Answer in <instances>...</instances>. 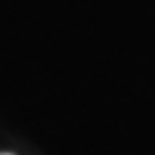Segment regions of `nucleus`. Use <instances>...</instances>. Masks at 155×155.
Masks as SVG:
<instances>
[{"label":"nucleus","mask_w":155,"mask_h":155,"mask_svg":"<svg viewBox=\"0 0 155 155\" xmlns=\"http://www.w3.org/2000/svg\"><path fill=\"white\" fill-rule=\"evenodd\" d=\"M0 155H13V153H0Z\"/></svg>","instance_id":"f257e3e1"}]
</instances>
